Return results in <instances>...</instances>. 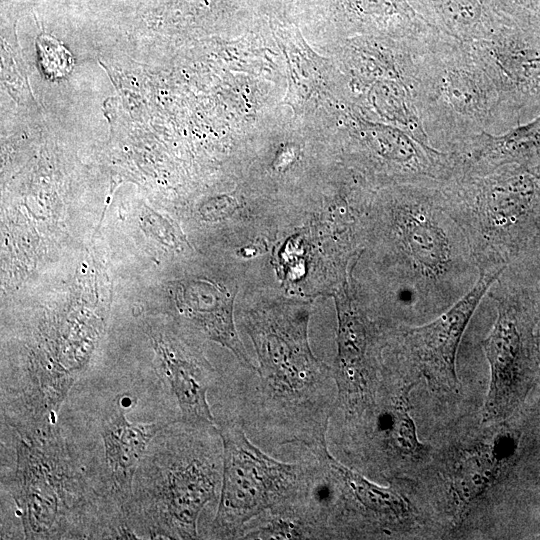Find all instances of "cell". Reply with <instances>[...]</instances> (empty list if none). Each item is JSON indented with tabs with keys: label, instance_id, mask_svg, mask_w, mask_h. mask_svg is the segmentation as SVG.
<instances>
[{
	"label": "cell",
	"instance_id": "4",
	"mask_svg": "<svg viewBox=\"0 0 540 540\" xmlns=\"http://www.w3.org/2000/svg\"><path fill=\"white\" fill-rule=\"evenodd\" d=\"M395 228L413 290L421 296L444 290L466 258H473L464 254H472L468 241L446 207L413 199L396 212Z\"/></svg>",
	"mask_w": 540,
	"mask_h": 540
},
{
	"label": "cell",
	"instance_id": "12",
	"mask_svg": "<svg viewBox=\"0 0 540 540\" xmlns=\"http://www.w3.org/2000/svg\"><path fill=\"white\" fill-rule=\"evenodd\" d=\"M510 443L505 435L495 436L494 440L480 446L463 460L457 488L463 500L472 501L494 483L511 453Z\"/></svg>",
	"mask_w": 540,
	"mask_h": 540
},
{
	"label": "cell",
	"instance_id": "11",
	"mask_svg": "<svg viewBox=\"0 0 540 540\" xmlns=\"http://www.w3.org/2000/svg\"><path fill=\"white\" fill-rule=\"evenodd\" d=\"M120 396L117 408L103 420L101 436L111 485L117 499L131 498L136 470L153 438L171 422L132 423L126 418L127 402Z\"/></svg>",
	"mask_w": 540,
	"mask_h": 540
},
{
	"label": "cell",
	"instance_id": "10",
	"mask_svg": "<svg viewBox=\"0 0 540 540\" xmlns=\"http://www.w3.org/2000/svg\"><path fill=\"white\" fill-rule=\"evenodd\" d=\"M235 293L226 285L206 277L178 281L172 287L179 315L205 337L230 350L245 370L256 372L257 366L249 357L234 324Z\"/></svg>",
	"mask_w": 540,
	"mask_h": 540
},
{
	"label": "cell",
	"instance_id": "9",
	"mask_svg": "<svg viewBox=\"0 0 540 540\" xmlns=\"http://www.w3.org/2000/svg\"><path fill=\"white\" fill-rule=\"evenodd\" d=\"M156 370L173 394L180 421L200 427L216 426L207 394L215 371L203 353L169 329L149 331Z\"/></svg>",
	"mask_w": 540,
	"mask_h": 540
},
{
	"label": "cell",
	"instance_id": "5",
	"mask_svg": "<svg viewBox=\"0 0 540 540\" xmlns=\"http://www.w3.org/2000/svg\"><path fill=\"white\" fill-rule=\"evenodd\" d=\"M17 446L18 505L28 538L60 535L69 510L71 476L51 426L22 430Z\"/></svg>",
	"mask_w": 540,
	"mask_h": 540
},
{
	"label": "cell",
	"instance_id": "3",
	"mask_svg": "<svg viewBox=\"0 0 540 540\" xmlns=\"http://www.w3.org/2000/svg\"><path fill=\"white\" fill-rule=\"evenodd\" d=\"M217 426L223 443V472L211 537L242 539L254 519L304 496L315 457L280 461L253 443L236 419Z\"/></svg>",
	"mask_w": 540,
	"mask_h": 540
},
{
	"label": "cell",
	"instance_id": "15",
	"mask_svg": "<svg viewBox=\"0 0 540 540\" xmlns=\"http://www.w3.org/2000/svg\"><path fill=\"white\" fill-rule=\"evenodd\" d=\"M236 208V203L229 199H220L213 202L210 206L204 207L202 216L206 220H218L227 217Z\"/></svg>",
	"mask_w": 540,
	"mask_h": 540
},
{
	"label": "cell",
	"instance_id": "13",
	"mask_svg": "<svg viewBox=\"0 0 540 540\" xmlns=\"http://www.w3.org/2000/svg\"><path fill=\"white\" fill-rule=\"evenodd\" d=\"M242 539H324L319 527L299 502L265 512L245 529Z\"/></svg>",
	"mask_w": 540,
	"mask_h": 540
},
{
	"label": "cell",
	"instance_id": "7",
	"mask_svg": "<svg viewBox=\"0 0 540 540\" xmlns=\"http://www.w3.org/2000/svg\"><path fill=\"white\" fill-rule=\"evenodd\" d=\"M337 309V354L332 366L337 388L335 410L330 425L360 417L371 405L378 377L370 348V322L353 295L350 284L335 294Z\"/></svg>",
	"mask_w": 540,
	"mask_h": 540
},
{
	"label": "cell",
	"instance_id": "1",
	"mask_svg": "<svg viewBox=\"0 0 540 540\" xmlns=\"http://www.w3.org/2000/svg\"><path fill=\"white\" fill-rule=\"evenodd\" d=\"M310 303L279 299L247 310L244 330L257 356L245 382L236 420L252 440L270 447L300 445L308 454L330 453L327 434L337 388L332 367L319 360L308 340Z\"/></svg>",
	"mask_w": 540,
	"mask_h": 540
},
{
	"label": "cell",
	"instance_id": "8",
	"mask_svg": "<svg viewBox=\"0 0 540 540\" xmlns=\"http://www.w3.org/2000/svg\"><path fill=\"white\" fill-rule=\"evenodd\" d=\"M496 297L497 318L483 349L490 367V382L482 409L485 422L502 419L510 409L525 354L522 316L526 307L523 283L514 279Z\"/></svg>",
	"mask_w": 540,
	"mask_h": 540
},
{
	"label": "cell",
	"instance_id": "2",
	"mask_svg": "<svg viewBox=\"0 0 540 540\" xmlns=\"http://www.w3.org/2000/svg\"><path fill=\"white\" fill-rule=\"evenodd\" d=\"M151 441L134 476L132 494L151 538L198 539L197 523L216 499L223 472L218 426L171 422Z\"/></svg>",
	"mask_w": 540,
	"mask_h": 540
},
{
	"label": "cell",
	"instance_id": "6",
	"mask_svg": "<svg viewBox=\"0 0 540 540\" xmlns=\"http://www.w3.org/2000/svg\"><path fill=\"white\" fill-rule=\"evenodd\" d=\"M506 269L480 267L472 287L437 318L403 333L408 358L435 390L456 392V356L463 333L485 294Z\"/></svg>",
	"mask_w": 540,
	"mask_h": 540
},
{
	"label": "cell",
	"instance_id": "14",
	"mask_svg": "<svg viewBox=\"0 0 540 540\" xmlns=\"http://www.w3.org/2000/svg\"><path fill=\"white\" fill-rule=\"evenodd\" d=\"M36 46L41 70L47 78H62L70 73L74 60L60 42L51 36L41 35Z\"/></svg>",
	"mask_w": 540,
	"mask_h": 540
}]
</instances>
